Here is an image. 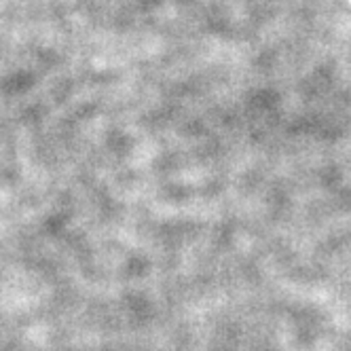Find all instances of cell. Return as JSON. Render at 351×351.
I'll list each match as a JSON object with an SVG mask.
<instances>
[]
</instances>
